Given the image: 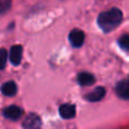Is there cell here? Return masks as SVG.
<instances>
[{
	"mask_svg": "<svg viewBox=\"0 0 129 129\" xmlns=\"http://www.w3.org/2000/svg\"><path fill=\"white\" fill-rule=\"evenodd\" d=\"M122 11L118 8H112L103 11L98 17V25L104 33H110L116 29L122 22Z\"/></svg>",
	"mask_w": 129,
	"mask_h": 129,
	"instance_id": "cell-1",
	"label": "cell"
},
{
	"mask_svg": "<svg viewBox=\"0 0 129 129\" xmlns=\"http://www.w3.org/2000/svg\"><path fill=\"white\" fill-rule=\"evenodd\" d=\"M22 126L24 129H41L42 128V120L36 113H29L23 120Z\"/></svg>",
	"mask_w": 129,
	"mask_h": 129,
	"instance_id": "cell-2",
	"label": "cell"
},
{
	"mask_svg": "<svg viewBox=\"0 0 129 129\" xmlns=\"http://www.w3.org/2000/svg\"><path fill=\"white\" fill-rule=\"evenodd\" d=\"M85 41V34L82 29L74 28L69 33V42L74 48H80L84 44Z\"/></svg>",
	"mask_w": 129,
	"mask_h": 129,
	"instance_id": "cell-3",
	"label": "cell"
},
{
	"mask_svg": "<svg viewBox=\"0 0 129 129\" xmlns=\"http://www.w3.org/2000/svg\"><path fill=\"white\" fill-rule=\"evenodd\" d=\"M23 109H20L17 105H10V107L6 108V109L2 111L5 118L9 119L11 121H17L20 119V117L23 116Z\"/></svg>",
	"mask_w": 129,
	"mask_h": 129,
	"instance_id": "cell-4",
	"label": "cell"
},
{
	"mask_svg": "<svg viewBox=\"0 0 129 129\" xmlns=\"http://www.w3.org/2000/svg\"><path fill=\"white\" fill-rule=\"evenodd\" d=\"M23 58V47L22 45H13L9 52V60L14 66H18L22 62Z\"/></svg>",
	"mask_w": 129,
	"mask_h": 129,
	"instance_id": "cell-5",
	"label": "cell"
},
{
	"mask_svg": "<svg viewBox=\"0 0 129 129\" xmlns=\"http://www.w3.org/2000/svg\"><path fill=\"white\" fill-rule=\"evenodd\" d=\"M105 93H107V91L104 87H96L94 91L89 92L85 95V100H87L88 102H98L104 98Z\"/></svg>",
	"mask_w": 129,
	"mask_h": 129,
	"instance_id": "cell-6",
	"label": "cell"
},
{
	"mask_svg": "<svg viewBox=\"0 0 129 129\" xmlns=\"http://www.w3.org/2000/svg\"><path fill=\"white\" fill-rule=\"evenodd\" d=\"M59 113L63 119H73L76 116V107L74 104H62L59 108Z\"/></svg>",
	"mask_w": 129,
	"mask_h": 129,
	"instance_id": "cell-7",
	"label": "cell"
},
{
	"mask_svg": "<svg viewBox=\"0 0 129 129\" xmlns=\"http://www.w3.org/2000/svg\"><path fill=\"white\" fill-rule=\"evenodd\" d=\"M77 83L82 86H89V85H93L95 83V77L93 74L83 71L77 75Z\"/></svg>",
	"mask_w": 129,
	"mask_h": 129,
	"instance_id": "cell-8",
	"label": "cell"
},
{
	"mask_svg": "<svg viewBox=\"0 0 129 129\" xmlns=\"http://www.w3.org/2000/svg\"><path fill=\"white\" fill-rule=\"evenodd\" d=\"M116 92L117 95L122 100H128L129 98V91H128V80L122 79L117 84L116 86Z\"/></svg>",
	"mask_w": 129,
	"mask_h": 129,
	"instance_id": "cell-9",
	"label": "cell"
},
{
	"mask_svg": "<svg viewBox=\"0 0 129 129\" xmlns=\"http://www.w3.org/2000/svg\"><path fill=\"white\" fill-rule=\"evenodd\" d=\"M1 92L6 96H14L17 93V85L15 82H6L1 86Z\"/></svg>",
	"mask_w": 129,
	"mask_h": 129,
	"instance_id": "cell-10",
	"label": "cell"
},
{
	"mask_svg": "<svg viewBox=\"0 0 129 129\" xmlns=\"http://www.w3.org/2000/svg\"><path fill=\"white\" fill-rule=\"evenodd\" d=\"M11 8V0H0V16L7 14Z\"/></svg>",
	"mask_w": 129,
	"mask_h": 129,
	"instance_id": "cell-11",
	"label": "cell"
},
{
	"mask_svg": "<svg viewBox=\"0 0 129 129\" xmlns=\"http://www.w3.org/2000/svg\"><path fill=\"white\" fill-rule=\"evenodd\" d=\"M119 45L123 51H128L129 50V36L128 34H123L120 39H119Z\"/></svg>",
	"mask_w": 129,
	"mask_h": 129,
	"instance_id": "cell-12",
	"label": "cell"
},
{
	"mask_svg": "<svg viewBox=\"0 0 129 129\" xmlns=\"http://www.w3.org/2000/svg\"><path fill=\"white\" fill-rule=\"evenodd\" d=\"M7 60H8V53H7V50L2 48V49H0V70L6 67Z\"/></svg>",
	"mask_w": 129,
	"mask_h": 129,
	"instance_id": "cell-13",
	"label": "cell"
}]
</instances>
